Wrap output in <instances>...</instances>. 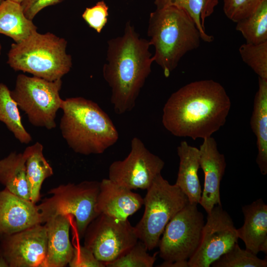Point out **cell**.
Instances as JSON below:
<instances>
[{
  "label": "cell",
  "mask_w": 267,
  "mask_h": 267,
  "mask_svg": "<svg viewBox=\"0 0 267 267\" xmlns=\"http://www.w3.org/2000/svg\"><path fill=\"white\" fill-rule=\"evenodd\" d=\"M0 183L13 194L30 201L23 153L11 152L0 160Z\"/></svg>",
  "instance_id": "obj_23"
},
{
  "label": "cell",
  "mask_w": 267,
  "mask_h": 267,
  "mask_svg": "<svg viewBox=\"0 0 267 267\" xmlns=\"http://www.w3.org/2000/svg\"><path fill=\"white\" fill-rule=\"evenodd\" d=\"M204 216L197 204L188 203L166 225L160 239V257L166 262L188 261L200 243Z\"/></svg>",
  "instance_id": "obj_9"
},
{
  "label": "cell",
  "mask_w": 267,
  "mask_h": 267,
  "mask_svg": "<svg viewBox=\"0 0 267 267\" xmlns=\"http://www.w3.org/2000/svg\"><path fill=\"white\" fill-rule=\"evenodd\" d=\"M1 48H2V46H1V44H0V55L1 54Z\"/></svg>",
  "instance_id": "obj_38"
},
{
  "label": "cell",
  "mask_w": 267,
  "mask_h": 267,
  "mask_svg": "<svg viewBox=\"0 0 267 267\" xmlns=\"http://www.w3.org/2000/svg\"><path fill=\"white\" fill-rule=\"evenodd\" d=\"M143 205V198L138 193L109 178H104L100 182L96 204L98 215L126 220Z\"/></svg>",
  "instance_id": "obj_16"
},
{
  "label": "cell",
  "mask_w": 267,
  "mask_h": 267,
  "mask_svg": "<svg viewBox=\"0 0 267 267\" xmlns=\"http://www.w3.org/2000/svg\"><path fill=\"white\" fill-rule=\"evenodd\" d=\"M203 6L201 14L202 26L205 28V19L210 16L218 5L219 0H203Z\"/></svg>",
  "instance_id": "obj_34"
},
{
  "label": "cell",
  "mask_w": 267,
  "mask_h": 267,
  "mask_svg": "<svg viewBox=\"0 0 267 267\" xmlns=\"http://www.w3.org/2000/svg\"><path fill=\"white\" fill-rule=\"evenodd\" d=\"M177 153L179 164L175 184L186 196L189 203L198 204L202 192L198 175L199 150L182 141L177 148Z\"/></svg>",
  "instance_id": "obj_19"
},
{
  "label": "cell",
  "mask_w": 267,
  "mask_h": 267,
  "mask_svg": "<svg viewBox=\"0 0 267 267\" xmlns=\"http://www.w3.org/2000/svg\"><path fill=\"white\" fill-rule=\"evenodd\" d=\"M188 203L186 196L175 184H170L161 174L156 177L147 189L143 215L134 226L138 240L148 250L158 246L167 223Z\"/></svg>",
  "instance_id": "obj_6"
},
{
  "label": "cell",
  "mask_w": 267,
  "mask_h": 267,
  "mask_svg": "<svg viewBox=\"0 0 267 267\" xmlns=\"http://www.w3.org/2000/svg\"><path fill=\"white\" fill-rule=\"evenodd\" d=\"M46 251L45 225L38 224L0 237V257L9 267H43Z\"/></svg>",
  "instance_id": "obj_13"
},
{
  "label": "cell",
  "mask_w": 267,
  "mask_h": 267,
  "mask_svg": "<svg viewBox=\"0 0 267 267\" xmlns=\"http://www.w3.org/2000/svg\"><path fill=\"white\" fill-rule=\"evenodd\" d=\"M0 121L20 143L28 144L32 141L31 134L22 123L17 104L12 97L10 90L3 83H0Z\"/></svg>",
  "instance_id": "obj_24"
},
{
  "label": "cell",
  "mask_w": 267,
  "mask_h": 267,
  "mask_svg": "<svg viewBox=\"0 0 267 267\" xmlns=\"http://www.w3.org/2000/svg\"><path fill=\"white\" fill-rule=\"evenodd\" d=\"M10 0L18 2L19 3H21V2L23 1V0Z\"/></svg>",
  "instance_id": "obj_37"
},
{
  "label": "cell",
  "mask_w": 267,
  "mask_h": 267,
  "mask_svg": "<svg viewBox=\"0 0 267 267\" xmlns=\"http://www.w3.org/2000/svg\"><path fill=\"white\" fill-rule=\"evenodd\" d=\"M242 60L257 74L267 80V42L254 44L245 43L239 48Z\"/></svg>",
  "instance_id": "obj_27"
},
{
  "label": "cell",
  "mask_w": 267,
  "mask_h": 267,
  "mask_svg": "<svg viewBox=\"0 0 267 267\" xmlns=\"http://www.w3.org/2000/svg\"><path fill=\"white\" fill-rule=\"evenodd\" d=\"M70 216L59 215L45 222L47 232V251L43 267H64L68 265L74 247L69 236Z\"/></svg>",
  "instance_id": "obj_17"
},
{
  "label": "cell",
  "mask_w": 267,
  "mask_h": 267,
  "mask_svg": "<svg viewBox=\"0 0 267 267\" xmlns=\"http://www.w3.org/2000/svg\"><path fill=\"white\" fill-rule=\"evenodd\" d=\"M147 35L155 48L154 62L170 76L182 57L198 48L201 34L185 11L174 6L156 8L149 16Z\"/></svg>",
  "instance_id": "obj_4"
},
{
  "label": "cell",
  "mask_w": 267,
  "mask_h": 267,
  "mask_svg": "<svg viewBox=\"0 0 267 267\" xmlns=\"http://www.w3.org/2000/svg\"><path fill=\"white\" fill-rule=\"evenodd\" d=\"M143 242L138 240L126 253L115 260L107 263V267H152L156 254L150 255Z\"/></svg>",
  "instance_id": "obj_28"
},
{
  "label": "cell",
  "mask_w": 267,
  "mask_h": 267,
  "mask_svg": "<svg viewBox=\"0 0 267 267\" xmlns=\"http://www.w3.org/2000/svg\"><path fill=\"white\" fill-rule=\"evenodd\" d=\"M250 125L256 137L257 164L261 174H267V80L258 78Z\"/></svg>",
  "instance_id": "obj_20"
},
{
  "label": "cell",
  "mask_w": 267,
  "mask_h": 267,
  "mask_svg": "<svg viewBox=\"0 0 267 267\" xmlns=\"http://www.w3.org/2000/svg\"><path fill=\"white\" fill-rule=\"evenodd\" d=\"M67 41L53 33L37 31L21 42L11 44L7 63L13 70L48 81L61 79L72 66L66 51Z\"/></svg>",
  "instance_id": "obj_5"
},
{
  "label": "cell",
  "mask_w": 267,
  "mask_h": 267,
  "mask_svg": "<svg viewBox=\"0 0 267 267\" xmlns=\"http://www.w3.org/2000/svg\"><path fill=\"white\" fill-rule=\"evenodd\" d=\"M60 129L75 152L85 155L103 153L115 144L119 133L112 121L96 102L83 97L63 99Z\"/></svg>",
  "instance_id": "obj_3"
},
{
  "label": "cell",
  "mask_w": 267,
  "mask_h": 267,
  "mask_svg": "<svg viewBox=\"0 0 267 267\" xmlns=\"http://www.w3.org/2000/svg\"><path fill=\"white\" fill-rule=\"evenodd\" d=\"M108 7L103 0L97 2L91 7H87L82 17L88 25L100 33L107 22Z\"/></svg>",
  "instance_id": "obj_31"
},
{
  "label": "cell",
  "mask_w": 267,
  "mask_h": 267,
  "mask_svg": "<svg viewBox=\"0 0 267 267\" xmlns=\"http://www.w3.org/2000/svg\"><path fill=\"white\" fill-rule=\"evenodd\" d=\"M43 145L39 142L28 146L23 152L30 200L36 204L40 199L44 181L53 174L52 168L43 154Z\"/></svg>",
  "instance_id": "obj_22"
},
{
  "label": "cell",
  "mask_w": 267,
  "mask_h": 267,
  "mask_svg": "<svg viewBox=\"0 0 267 267\" xmlns=\"http://www.w3.org/2000/svg\"><path fill=\"white\" fill-rule=\"evenodd\" d=\"M107 43L103 76L111 90L110 101L115 112L123 114L134 107L154 59L149 51V41L140 38L130 21L122 36Z\"/></svg>",
  "instance_id": "obj_2"
},
{
  "label": "cell",
  "mask_w": 267,
  "mask_h": 267,
  "mask_svg": "<svg viewBox=\"0 0 267 267\" xmlns=\"http://www.w3.org/2000/svg\"><path fill=\"white\" fill-rule=\"evenodd\" d=\"M37 31L32 20L25 16L21 3L4 0L0 4V34L18 43Z\"/></svg>",
  "instance_id": "obj_21"
},
{
  "label": "cell",
  "mask_w": 267,
  "mask_h": 267,
  "mask_svg": "<svg viewBox=\"0 0 267 267\" xmlns=\"http://www.w3.org/2000/svg\"><path fill=\"white\" fill-rule=\"evenodd\" d=\"M131 145V151L126 158L111 164L108 178L131 190H147L161 174L165 163L151 153L139 138H133Z\"/></svg>",
  "instance_id": "obj_11"
},
{
  "label": "cell",
  "mask_w": 267,
  "mask_h": 267,
  "mask_svg": "<svg viewBox=\"0 0 267 267\" xmlns=\"http://www.w3.org/2000/svg\"><path fill=\"white\" fill-rule=\"evenodd\" d=\"M236 30L246 43L257 44L267 42V0H264L250 15L236 22Z\"/></svg>",
  "instance_id": "obj_25"
},
{
  "label": "cell",
  "mask_w": 267,
  "mask_h": 267,
  "mask_svg": "<svg viewBox=\"0 0 267 267\" xmlns=\"http://www.w3.org/2000/svg\"><path fill=\"white\" fill-rule=\"evenodd\" d=\"M230 107V98L221 84L196 81L171 95L163 109L162 123L176 136L205 139L225 124Z\"/></svg>",
  "instance_id": "obj_1"
},
{
  "label": "cell",
  "mask_w": 267,
  "mask_h": 267,
  "mask_svg": "<svg viewBox=\"0 0 267 267\" xmlns=\"http://www.w3.org/2000/svg\"><path fill=\"white\" fill-rule=\"evenodd\" d=\"M62 85L61 79L50 81L20 74L10 94L33 126L52 130L63 100L59 95Z\"/></svg>",
  "instance_id": "obj_8"
},
{
  "label": "cell",
  "mask_w": 267,
  "mask_h": 267,
  "mask_svg": "<svg viewBox=\"0 0 267 267\" xmlns=\"http://www.w3.org/2000/svg\"><path fill=\"white\" fill-rule=\"evenodd\" d=\"M159 267H189L188 261H180L175 262L164 261Z\"/></svg>",
  "instance_id": "obj_35"
},
{
  "label": "cell",
  "mask_w": 267,
  "mask_h": 267,
  "mask_svg": "<svg viewBox=\"0 0 267 267\" xmlns=\"http://www.w3.org/2000/svg\"><path fill=\"white\" fill-rule=\"evenodd\" d=\"M83 237L84 246L105 265L126 253L138 240L134 226L128 220L103 214L90 222Z\"/></svg>",
  "instance_id": "obj_10"
},
{
  "label": "cell",
  "mask_w": 267,
  "mask_h": 267,
  "mask_svg": "<svg viewBox=\"0 0 267 267\" xmlns=\"http://www.w3.org/2000/svg\"><path fill=\"white\" fill-rule=\"evenodd\" d=\"M63 0H23L21 5L25 16L33 20L44 8L58 3Z\"/></svg>",
  "instance_id": "obj_33"
},
{
  "label": "cell",
  "mask_w": 267,
  "mask_h": 267,
  "mask_svg": "<svg viewBox=\"0 0 267 267\" xmlns=\"http://www.w3.org/2000/svg\"><path fill=\"white\" fill-rule=\"evenodd\" d=\"M264 0H223L226 16L237 22L252 14Z\"/></svg>",
  "instance_id": "obj_30"
},
{
  "label": "cell",
  "mask_w": 267,
  "mask_h": 267,
  "mask_svg": "<svg viewBox=\"0 0 267 267\" xmlns=\"http://www.w3.org/2000/svg\"><path fill=\"white\" fill-rule=\"evenodd\" d=\"M99 185L100 182L86 180L51 189L50 197L37 205L42 223L57 215H73L78 235L83 238L88 225L98 215L96 204Z\"/></svg>",
  "instance_id": "obj_7"
},
{
  "label": "cell",
  "mask_w": 267,
  "mask_h": 267,
  "mask_svg": "<svg viewBox=\"0 0 267 267\" xmlns=\"http://www.w3.org/2000/svg\"><path fill=\"white\" fill-rule=\"evenodd\" d=\"M244 217L243 226L237 229L238 238L246 249L257 255L267 253V205L260 198L242 207Z\"/></svg>",
  "instance_id": "obj_18"
},
{
  "label": "cell",
  "mask_w": 267,
  "mask_h": 267,
  "mask_svg": "<svg viewBox=\"0 0 267 267\" xmlns=\"http://www.w3.org/2000/svg\"><path fill=\"white\" fill-rule=\"evenodd\" d=\"M42 224L36 204L6 189L0 191V237Z\"/></svg>",
  "instance_id": "obj_15"
},
{
  "label": "cell",
  "mask_w": 267,
  "mask_h": 267,
  "mask_svg": "<svg viewBox=\"0 0 267 267\" xmlns=\"http://www.w3.org/2000/svg\"><path fill=\"white\" fill-rule=\"evenodd\" d=\"M200 168L204 175V188L199 204L207 214L216 205H222L220 184L226 168L224 156L218 149L215 139L210 136L203 139L199 147Z\"/></svg>",
  "instance_id": "obj_14"
},
{
  "label": "cell",
  "mask_w": 267,
  "mask_h": 267,
  "mask_svg": "<svg viewBox=\"0 0 267 267\" xmlns=\"http://www.w3.org/2000/svg\"><path fill=\"white\" fill-rule=\"evenodd\" d=\"M157 8L167 6H174L185 11L192 18L199 30L201 40L210 43L214 40V37L208 34L205 28L202 26L201 14L203 6V0H155Z\"/></svg>",
  "instance_id": "obj_29"
},
{
  "label": "cell",
  "mask_w": 267,
  "mask_h": 267,
  "mask_svg": "<svg viewBox=\"0 0 267 267\" xmlns=\"http://www.w3.org/2000/svg\"><path fill=\"white\" fill-rule=\"evenodd\" d=\"M4 0H0V4Z\"/></svg>",
  "instance_id": "obj_39"
},
{
  "label": "cell",
  "mask_w": 267,
  "mask_h": 267,
  "mask_svg": "<svg viewBox=\"0 0 267 267\" xmlns=\"http://www.w3.org/2000/svg\"><path fill=\"white\" fill-rule=\"evenodd\" d=\"M239 238L233 221L222 205H216L208 214L200 243L188 260L189 267H209L230 250Z\"/></svg>",
  "instance_id": "obj_12"
},
{
  "label": "cell",
  "mask_w": 267,
  "mask_h": 267,
  "mask_svg": "<svg viewBox=\"0 0 267 267\" xmlns=\"http://www.w3.org/2000/svg\"><path fill=\"white\" fill-rule=\"evenodd\" d=\"M0 267H9L6 261L1 257H0Z\"/></svg>",
  "instance_id": "obj_36"
},
{
  "label": "cell",
  "mask_w": 267,
  "mask_h": 267,
  "mask_svg": "<svg viewBox=\"0 0 267 267\" xmlns=\"http://www.w3.org/2000/svg\"><path fill=\"white\" fill-rule=\"evenodd\" d=\"M211 265L213 267H266L267 261L247 249H241L237 242Z\"/></svg>",
  "instance_id": "obj_26"
},
{
  "label": "cell",
  "mask_w": 267,
  "mask_h": 267,
  "mask_svg": "<svg viewBox=\"0 0 267 267\" xmlns=\"http://www.w3.org/2000/svg\"><path fill=\"white\" fill-rule=\"evenodd\" d=\"M70 267H105V265L96 259L90 250L85 246L74 247L70 261Z\"/></svg>",
  "instance_id": "obj_32"
}]
</instances>
